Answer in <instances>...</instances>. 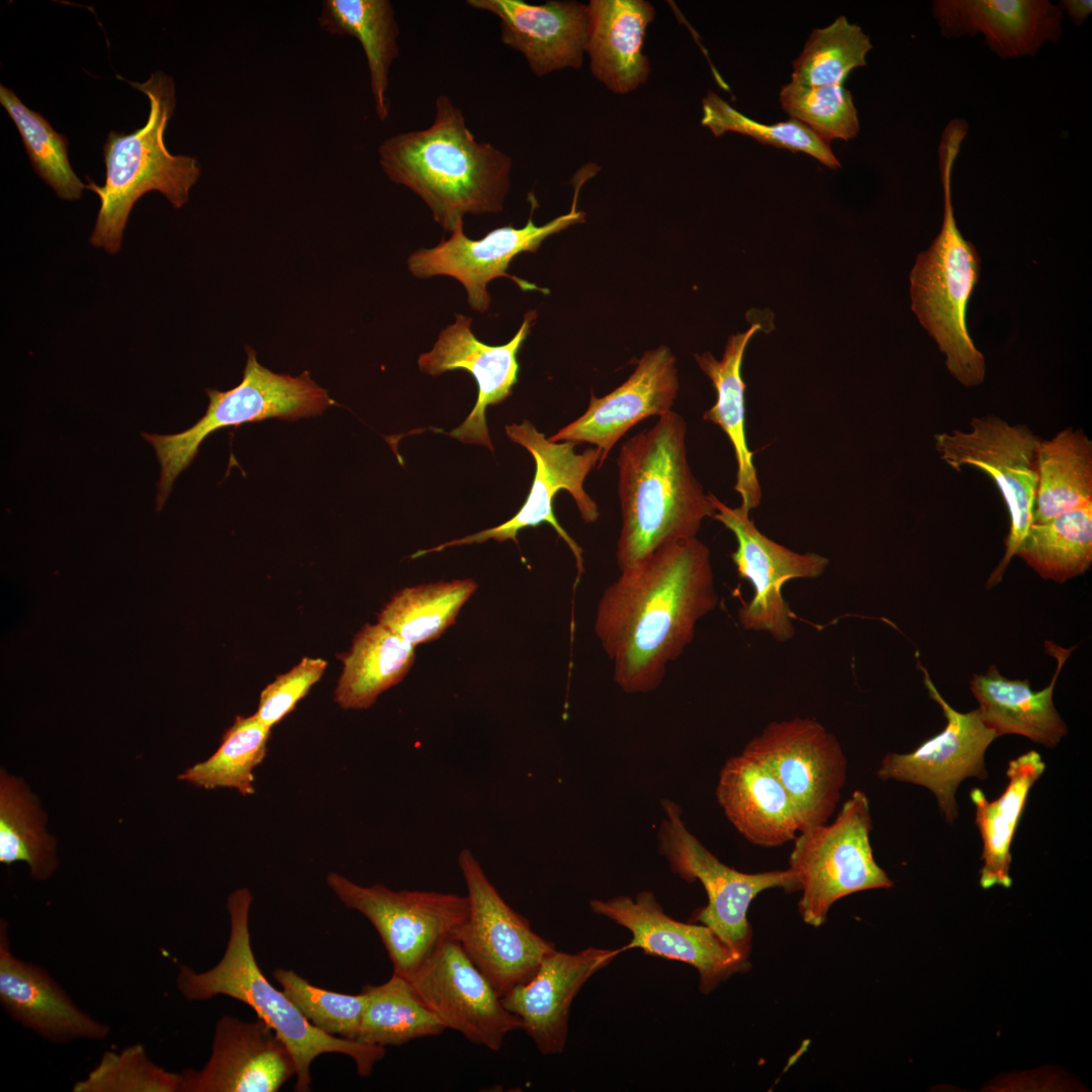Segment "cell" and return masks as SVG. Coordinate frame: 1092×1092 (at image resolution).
<instances>
[{"mask_svg":"<svg viewBox=\"0 0 1092 1092\" xmlns=\"http://www.w3.org/2000/svg\"><path fill=\"white\" fill-rule=\"evenodd\" d=\"M702 107V124L715 136L728 131L737 132L749 135L761 144L805 153L830 169L841 167L830 143L799 120L790 118L772 124L760 123L742 114L713 92L704 97Z\"/></svg>","mask_w":1092,"mask_h":1092,"instance_id":"b9f144b4","label":"cell"},{"mask_svg":"<svg viewBox=\"0 0 1092 1092\" xmlns=\"http://www.w3.org/2000/svg\"><path fill=\"white\" fill-rule=\"evenodd\" d=\"M328 662L303 657L288 671L279 674L260 694L256 717L272 728L287 716L323 676Z\"/></svg>","mask_w":1092,"mask_h":1092,"instance_id":"bcb514c9","label":"cell"},{"mask_svg":"<svg viewBox=\"0 0 1092 1092\" xmlns=\"http://www.w3.org/2000/svg\"><path fill=\"white\" fill-rule=\"evenodd\" d=\"M1044 768L1045 763L1040 754L1030 750L1009 761L1006 769L1008 784L998 799L990 802L982 790L971 791L975 823L983 842V867L980 871V885L983 889L1011 886V843L1028 793Z\"/></svg>","mask_w":1092,"mask_h":1092,"instance_id":"4dcf8cb0","label":"cell"},{"mask_svg":"<svg viewBox=\"0 0 1092 1092\" xmlns=\"http://www.w3.org/2000/svg\"><path fill=\"white\" fill-rule=\"evenodd\" d=\"M784 111L827 142H845L859 131L857 110L843 85L805 86L790 82L779 94Z\"/></svg>","mask_w":1092,"mask_h":1092,"instance_id":"7bdbcfd3","label":"cell"},{"mask_svg":"<svg viewBox=\"0 0 1092 1092\" xmlns=\"http://www.w3.org/2000/svg\"><path fill=\"white\" fill-rule=\"evenodd\" d=\"M506 433L514 443L524 447L533 456L536 465L529 494L519 512L498 526L442 543L431 549L419 550L412 557H421L454 546L483 543L490 539L499 543L508 540L518 543V534L522 529L547 523L572 552L578 579L584 572L583 550L557 521L553 513V500L560 490H566L573 497L580 517L586 524L598 521L599 507L585 491L584 481L594 468L597 466L600 468L601 451L596 447H590L582 453H576L575 443L552 442L528 420H524L519 425L506 426Z\"/></svg>","mask_w":1092,"mask_h":1092,"instance_id":"7c38bea8","label":"cell"},{"mask_svg":"<svg viewBox=\"0 0 1092 1092\" xmlns=\"http://www.w3.org/2000/svg\"><path fill=\"white\" fill-rule=\"evenodd\" d=\"M918 665L929 697L943 711L946 726L909 753H887L877 777L929 789L950 824L959 817L956 793L960 784L968 778H988L985 753L998 736L983 722L978 709L967 713L953 709L937 691L927 669L920 662Z\"/></svg>","mask_w":1092,"mask_h":1092,"instance_id":"e0dca14e","label":"cell"},{"mask_svg":"<svg viewBox=\"0 0 1092 1092\" xmlns=\"http://www.w3.org/2000/svg\"><path fill=\"white\" fill-rule=\"evenodd\" d=\"M455 316V323L441 331L433 349L420 355L419 368L432 376L454 370H465L473 376L478 387L475 405L460 426L446 434L462 443L483 445L493 451L486 407L503 402L512 394L518 382V353L537 314L528 311L513 339L499 346L479 341L471 331V317L459 313Z\"/></svg>","mask_w":1092,"mask_h":1092,"instance_id":"ffe728a7","label":"cell"},{"mask_svg":"<svg viewBox=\"0 0 1092 1092\" xmlns=\"http://www.w3.org/2000/svg\"><path fill=\"white\" fill-rule=\"evenodd\" d=\"M587 177L589 175L583 171H579L575 176L573 203L568 213L543 225H536L533 212L537 202L533 193H530L531 212L523 228L504 225L491 230L481 239L473 240L464 234L461 220L448 240L443 239L434 248L415 251L407 259L410 272L421 279L437 275L455 278L464 286L469 305L480 313H484L489 307L487 284L494 278L507 277L522 290L539 289L536 285L509 274L511 262L520 253L536 252L549 236L584 220V213L576 210V201L579 187Z\"/></svg>","mask_w":1092,"mask_h":1092,"instance_id":"5bb4252c","label":"cell"},{"mask_svg":"<svg viewBox=\"0 0 1092 1092\" xmlns=\"http://www.w3.org/2000/svg\"><path fill=\"white\" fill-rule=\"evenodd\" d=\"M357 1040L386 1046L442 1033L446 1027L417 994L411 981L395 973L380 985H366Z\"/></svg>","mask_w":1092,"mask_h":1092,"instance_id":"e575fe53","label":"cell"},{"mask_svg":"<svg viewBox=\"0 0 1092 1092\" xmlns=\"http://www.w3.org/2000/svg\"><path fill=\"white\" fill-rule=\"evenodd\" d=\"M435 106L428 128L384 140L378 159L386 176L418 194L434 220L451 233L467 213L503 210L512 159L478 142L449 97L438 96Z\"/></svg>","mask_w":1092,"mask_h":1092,"instance_id":"7a4b0ae2","label":"cell"},{"mask_svg":"<svg viewBox=\"0 0 1092 1092\" xmlns=\"http://www.w3.org/2000/svg\"><path fill=\"white\" fill-rule=\"evenodd\" d=\"M270 733L271 728L255 714L237 716L215 752L187 768L178 779L205 790L230 788L243 796L252 795L253 770L266 756Z\"/></svg>","mask_w":1092,"mask_h":1092,"instance_id":"f35d334b","label":"cell"},{"mask_svg":"<svg viewBox=\"0 0 1092 1092\" xmlns=\"http://www.w3.org/2000/svg\"><path fill=\"white\" fill-rule=\"evenodd\" d=\"M317 22L332 34L358 39L368 64L376 115L381 121L387 119L389 70L398 56L399 33L390 1L324 0Z\"/></svg>","mask_w":1092,"mask_h":1092,"instance_id":"d6a6232c","label":"cell"},{"mask_svg":"<svg viewBox=\"0 0 1092 1092\" xmlns=\"http://www.w3.org/2000/svg\"><path fill=\"white\" fill-rule=\"evenodd\" d=\"M0 1004L6 1014L44 1040L64 1044L104 1040L110 1027L83 1011L40 966L11 950L8 925L0 920Z\"/></svg>","mask_w":1092,"mask_h":1092,"instance_id":"603a6c76","label":"cell"},{"mask_svg":"<svg viewBox=\"0 0 1092 1092\" xmlns=\"http://www.w3.org/2000/svg\"><path fill=\"white\" fill-rule=\"evenodd\" d=\"M252 894L246 888L229 895L230 933L219 962L204 972L181 965L176 987L188 1001H206L223 995L250 1006L258 1017L268 1023L286 1043L296 1066V1092L310 1090V1066L323 1054H342L350 1057L357 1073L369 1076L374 1065L384 1058L385 1049L330 1035L313 1026L292 1003L273 987L261 972L255 959L249 927Z\"/></svg>","mask_w":1092,"mask_h":1092,"instance_id":"277c9868","label":"cell"},{"mask_svg":"<svg viewBox=\"0 0 1092 1092\" xmlns=\"http://www.w3.org/2000/svg\"><path fill=\"white\" fill-rule=\"evenodd\" d=\"M1092 503V441L1082 428H1065L1037 449L1032 524Z\"/></svg>","mask_w":1092,"mask_h":1092,"instance_id":"836d02e7","label":"cell"},{"mask_svg":"<svg viewBox=\"0 0 1092 1092\" xmlns=\"http://www.w3.org/2000/svg\"><path fill=\"white\" fill-rule=\"evenodd\" d=\"M1058 6L1068 13L1069 19L1077 26L1081 25L1092 11L1090 0H1062Z\"/></svg>","mask_w":1092,"mask_h":1092,"instance_id":"7dc6e473","label":"cell"},{"mask_svg":"<svg viewBox=\"0 0 1092 1092\" xmlns=\"http://www.w3.org/2000/svg\"><path fill=\"white\" fill-rule=\"evenodd\" d=\"M716 798L735 829L754 845L780 846L800 832L782 784L766 765L743 751L722 766Z\"/></svg>","mask_w":1092,"mask_h":1092,"instance_id":"4316f807","label":"cell"},{"mask_svg":"<svg viewBox=\"0 0 1092 1092\" xmlns=\"http://www.w3.org/2000/svg\"><path fill=\"white\" fill-rule=\"evenodd\" d=\"M589 906L595 913L631 931L633 937L622 951L639 947L648 954L691 965L699 972L700 990L704 993L750 967L708 926L684 923L666 915L651 892H640L634 899L618 896L607 901L592 900Z\"/></svg>","mask_w":1092,"mask_h":1092,"instance_id":"d6986e66","label":"cell"},{"mask_svg":"<svg viewBox=\"0 0 1092 1092\" xmlns=\"http://www.w3.org/2000/svg\"><path fill=\"white\" fill-rule=\"evenodd\" d=\"M245 350L247 362L241 383L226 391L206 389L207 410L192 427L173 435L142 434L153 446L161 467L158 511L165 505L177 476L192 463L200 444L211 433L272 418L296 421L315 417L336 404L308 371L299 376L276 373L258 362L251 347Z\"/></svg>","mask_w":1092,"mask_h":1092,"instance_id":"52a82bcc","label":"cell"},{"mask_svg":"<svg viewBox=\"0 0 1092 1092\" xmlns=\"http://www.w3.org/2000/svg\"><path fill=\"white\" fill-rule=\"evenodd\" d=\"M468 900V914L454 938L500 997L530 980L552 942L535 933L490 883L472 851L458 855Z\"/></svg>","mask_w":1092,"mask_h":1092,"instance_id":"9a60e30c","label":"cell"},{"mask_svg":"<svg viewBox=\"0 0 1092 1092\" xmlns=\"http://www.w3.org/2000/svg\"><path fill=\"white\" fill-rule=\"evenodd\" d=\"M665 818L658 831L660 852L671 871L688 882L700 881L708 904L697 910L693 921L711 928L740 959L748 961L751 927L747 912L761 892L782 888L799 891L790 869L746 874L720 861L686 827L681 810L670 800H663Z\"/></svg>","mask_w":1092,"mask_h":1092,"instance_id":"30bf717a","label":"cell"},{"mask_svg":"<svg viewBox=\"0 0 1092 1092\" xmlns=\"http://www.w3.org/2000/svg\"><path fill=\"white\" fill-rule=\"evenodd\" d=\"M760 328L759 324H753L744 333L731 336L721 360L709 352L695 354L698 365L717 392L714 405L704 413L703 420L719 426L728 437L737 463L734 489L740 495V507L749 513L760 504L762 492L745 434L746 385L741 377V364L749 340Z\"/></svg>","mask_w":1092,"mask_h":1092,"instance_id":"f546056e","label":"cell"},{"mask_svg":"<svg viewBox=\"0 0 1092 1092\" xmlns=\"http://www.w3.org/2000/svg\"><path fill=\"white\" fill-rule=\"evenodd\" d=\"M415 648L379 622L365 624L355 635L350 650L341 656L343 669L335 702L346 710L370 708L410 671Z\"/></svg>","mask_w":1092,"mask_h":1092,"instance_id":"1f68e13d","label":"cell"},{"mask_svg":"<svg viewBox=\"0 0 1092 1092\" xmlns=\"http://www.w3.org/2000/svg\"><path fill=\"white\" fill-rule=\"evenodd\" d=\"M467 4L497 16L502 42L523 54L536 76L581 67L589 21L587 5L573 1L536 5L522 0H468Z\"/></svg>","mask_w":1092,"mask_h":1092,"instance_id":"d4e9b609","label":"cell"},{"mask_svg":"<svg viewBox=\"0 0 1092 1092\" xmlns=\"http://www.w3.org/2000/svg\"><path fill=\"white\" fill-rule=\"evenodd\" d=\"M477 586L465 578L404 587L383 607L378 622L415 647L431 642L454 624Z\"/></svg>","mask_w":1092,"mask_h":1092,"instance_id":"74e56055","label":"cell"},{"mask_svg":"<svg viewBox=\"0 0 1092 1092\" xmlns=\"http://www.w3.org/2000/svg\"><path fill=\"white\" fill-rule=\"evenodd\" d=\"M284 994L317 1029L330 1035L357 1040L365 996L323 989L292 970L277 968L272 973Z\"/></svg>","mask_w":1092,"mask_h":1092,"instance_id":"f6af8a7d","label":"cell"},{"mask_svg":"<svg viewBox=\"0 0 1092 1092\" xmlns=\"http://www.w3.org/2000/svg\"><path fill=\"white\" fill-rule=\"evenodd\" d=\"M73 1092H181V1074L156 1064L142 1043L103 1053Z\"/></svg>","mask_w":1092,"mask_h":1092,"instance_id":"ee69618b","label":"cell"},{"mask_svg":"<svg viewBox=\"0 0 1092 1092\" xmlns=\"http://www.w3.org/2000/svg\"><path fill=\"white\" fill-rule=\"evenodd\" d=\"M687 431L685 419L670 411L620 448L616 560L621 571L667 543L697 537L703 521L716 513L691 470Z\"/></svg>","mask_w":1092,"mask_h":1092,"instance_id":"3957f363","label":"cell"},{"mask_svg":"<svg viewBox=\"0 0 1092 1092\" xmlns=\"http://www.w3.org/2000/svg\"><path fill=\"white\" fill-rule=\"evenodd\" d=\"M743 752L776 776L795 808L800 831L824 824L840 800L847 761L837 738L811 718L769 722Z\"/></svg>","mask_w":1092,"mask_h":1092,"instance_id":"4fadbf2b","label":"cell"},{"mask_svg":"<svg viewBox=\"0 0 1092 1092\" xmlns=\"http://www.w3.org/2000/svg\"><path fill=\"white\" fill-rule=\"evenodd\" d=\"M0 103L14 121L37 175L61 199H79L86 185L71 167L67 138L57 132L39 112L28 108L4 85L0 86Z\"/></svg>","mask_w":1092,"mask_h":1092,"instance_id":"60d3db41","label":"cell"},{"mask_svg":"<svg viewBox=\"0 0 1092 1092\" xmlns=\"http://www.w3.org/2000/svg\"><path fill=\"white\" fill-rule=\"evenodd\" d=\"M939 458L956 471L972 466L986 473L1002 495L1010 526L1005 552L990 573L987 587L998 584L1032 525L1037 487V449L1041 438L1023 424L1011 425L994 415L973 418L970 430L933 435Z\"/></svg>","mask_w":1092,"mask_h":1092,"instance_id":"9c48e42d","label":"cell"},{"mask_svg":"<svg viewBox=\"0 0 1092 1092\" xmlns=\"http://www.w3.org/2000/svg\"><path fill=\"white\" fill-rule=\"evenodd\" d=\"M408 980L446 1029L490 1051L523 1026L455 938L443 941Z\"/></svg>","mask_w":1092,"mask_h":1092,"instance_id":"ac0fdd59","label":"cell"},{"mask_svg":"<svg viewBox=\"0 0 1092 1092\" xmlns=\"http://www.w3.org/2000/svg\"><path fill=\"white\" fill-rule=\"evenodd\" d=\"M587 7L585 52L593 75L615 93L633 91L650 71L642 47L653 6L644 0H592Z\"/></svg>","mask_w":1092,"mask_h":1092,"instance_id":"f1b7e54d","label":"cell"},{"mask_svg":"<svg viewBox=\"0 0 1092 1092\" xmlns=\"http://www.w3.org/2000/svg\"><path fill=\"white\" fill-rule=\"evenodd\" d=\"M1045 652L1057 659V668L1048 687L1033 691L1029 680L1003 676L995 664L984 674H973L970 689L979 703L983 722L996 735L1018 734L1044 747H1056L1068 733L1057 711L1053 694L1058 676L1073 648L1044 641Z\"/></svg>","mask_w":1092,"mask_h":1092,"instance_id":"83f0119b","label":"cell"},{"mask_svg":"<svg viewBox=\"0 0 1092 1092\" xmlns=\"http://www.w3.org/2000/svg\"><path fill=\"white\" fill-rule=\"evenodd\" d=\"M1015 555L1057 583L1084 574L1092 564V503L1032 524Z\"/></svg>","mask_w":1092,"mask_h":1092,"instance_id":"d590c367","label":"cell"},{"mask_svg":"<svg viewBox=\"0 0 1092 1092\" xmlns=\"http://www.w3.org/2000/svg\"><path fill=\"white\" fill-rule=\"evenodd\" d=\"M716 511L713 519L735 536L731 553L739 577L747 579L753 597L738 610V620L746 631L766 632L778 642L795 635L793 613L782 594L783 585L794 578H816L829 565L825 556L798 553L766 537L755 526L749 512L731 508L709 492Z\"/></svg>","mask_w":1092,"mask_h":1092,"instance_id":"2e32d148","label":"cell"},{"mask_svg":"<svg viewBox=\"0 0 1092 1092\" xmlns=\"http://www.w3.org/2000/svg\"><path fill=\"white\" fill-rule=\"evenodd\" d=\"M718 601L710 550L698 537L667 543L621 571L595 617V634L620 689L656 690Z\"/></svg>","mask_w":1092,"mask_h":1092,"instance_id":"6da1fadb","label":"cell"},{"mask_svg":"<svg viewBox=\"0 0 1092 1092\" xmlns=\"http://www.w3.org/2000/svg\"><path fill=\"white\" fill-rule=\"evenodd\" d=\"M327 883L346 907L370 921L393 973L406 979L443 941L454 938L468 914L467 897L454 893L360 886L337 873L329 874Z\"/></svg>","mask_w":1092,"mask_h":1092,"instance_id":"8fae6325","label":"cell"},{"mask_svg":"<svg viewBox=\"0 0 1092 1092\" xmlns=\"http://www.w3.org/2000/svg\"><path fill=\"white\" fill-rule=\"evenodd\" d=\"M678 377L671 351L660 346L646 352L629 378L602 397L592 394L586 411L548 439L588 443L601 451L600 467L613 447L641 421L672 411Z\"/></svg>","mask_w":1092,"mask_h":1092,"instance_id":"7402d4cb","label":"cell"},{"mask_svg":"<svg viewBox=\"0 0 1092 1092\" xmlns=\"http://www.w3.org/2000/svg\"><path fill=\"white\" fill-rule=\"evenodd\" d=\"M130 85L150 100L148 120L128 134L108 133L103 146L104 184L89 180L86 185L100 199L90 242L111 254L119 251L129 212L141 196L159 191L181 208L201 174L196 158L172 155L165 146L164 133L176 106L173 79L156 71L146 82Z\"/></svg>","mask_w":1092,"mask_h":1092,"instance_id":"8992f818","label":"cell"},{"mask_svg":"<svg viewBox=\"0 0 1092 1092\" xmlns=\"http://www.w3.org/2000/svg\"><path fill=\"white\" fill-rule=\"evenodd\" d=\"M46 814L37 798L15 777L0 776V862L24 861L36 880L50 878L58 867L54 838L46 830Z\"/></svg>","mask_w":1092,"mask_h":1092,"instance_id":"8d00e7d4","label":"cell"},{"mask_svg":"<svg viewBox=\"0 0 1092 1092\" xmlns=\"http://www.w3.org/2000/svg\"><path fill=\"white\" fill-rule=\"evenodd\" d=\"M622 949L588 947L576 953L552 950L533 977L502 997L505 1007L522 1020V1029L545 1056L566 1044L570 1005L584 983L607 967Z\"/></svg>","mask_w":1092,"mask_h":1092,"instance_id":"cb8c5ba5","label":"cell"},{"mask_svg":"<svg viewBox=\"0 0 1092 1092\" xmlns=\"http://www.w3.org/2000/svg\"><path fill=\"white\" fill-rule=\"evenodd\" d=\"M872 827L869 798L856 790L831 823L797 834L789 869L802 891L798 909L805 923L821 926L831 906L845 896L893 886L874 858Z\"/></svg>","mask_w":1092,"mask_h":1092,"instance_id":"ba28073f","label":"cell"},{"mask_svg":"<svg viewBox=\"0 0 1092 1092\" xmlns=\"http://www.w3.org/2000/svg\"><path fill=\"white\" fill-rule=\"evenodd\" d=\"M932 13L944 37L983 33L1003 59L1034 56L1063 33V11L1048 0H935Z\"/></svg>","mask_w":1092,"mask_h":1092,"instance_id":"484cf974","label":"cell"},{"mask_svg":"<svg viewBox=\"0 0 1092 1092\" xmlns=\"http://www.w3.org/2000/svg\"><path fill=\"white\" fill-rule=\"evenodd\" d=\"M870 36L843 15L814 28L793 62V83L805 86L843 85L849 73L867 65Z\"/></svg>","mask_w":1092,"mask_h":1092,"instance_id":"ab89813d","label":"cell"},{"mask_svg":"<svg viewBox=\"0 0 1092 1092\" xmlns=\"http://www.w3.org/2000/svg\"><path fill=\"white\" fill-rule=\"evenodd\" d=\"M295 1073L291 1052L268 1023L222 1015L206 1064L180 1072L181 1092H275Z\"/></svg>","mask_w":1092,"mask_h":1092,"instance_id":"44dd1931","label":"cell"},{"mask_svg":"<svg viewBox=\"0 0 1092 1092\" xmlns=\"http://www.w3.org/2000/svg\"><path fill=\"white\" fill-rule=\"evenodd\" d=\"M968 123L954 118L945 126L938 147L944 194L940 233L920 253L910 273L911 306L921 325L945 355L949 373L964 386L983 383L986 364L967 326V310L980 276V257L957 226L951 203V170L967 135Z\"/></svg>","mask_w":1092,"mask_h":1092,"instance_id":"5b68a950","label":"cell"}]
</instances>
